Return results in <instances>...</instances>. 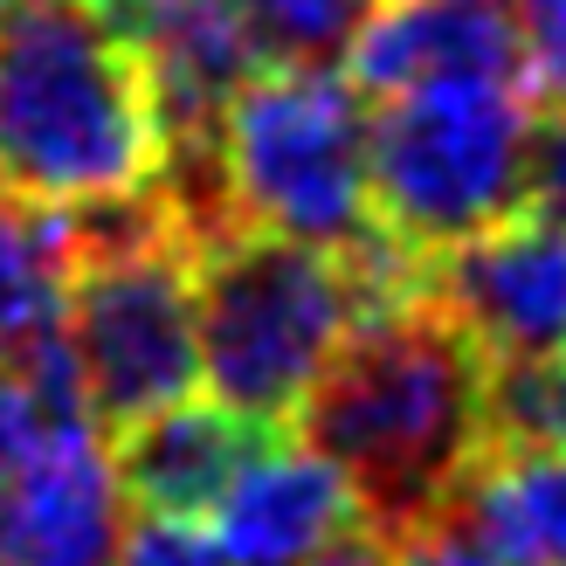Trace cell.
Wrapping results in <instances>:
<instances>
[{"label":"cell","mask_w":566,"mask_h":566,"mask_svg":"<svg viewBox=\"0 0 566 566\" xmlns=\"http://www.w3.org/2000/svg\"><path fill=\"white\" fill-rule=\"evenodd\" d=\"M353 476L366 525L394 532L457 491L491 442V359L429 297L359 318L291 421Z\"/></svg>","instance_id":"cell-1"},{"label":"cell","mask_w":566,"mask_h":566,"mask_svg":"<svg viewBox=\"0 0 566 566\" xmlns=\"http://www.w3.org/2000/svg\"><path fill=\"white\" fill-rule=\"evenodd\" d=\"M159 174V97L125 28L91 0H21L0 14V193L70 208Z\"/></svg>","instance_id":"cell-2"},{"label":"cell","mask_w":566,"mask_h":566,"mask_svg":"<svg viewBox=\"0 0 566 566\" xmlns=\"http://www.w3.org/2000/svg\"><path fill=\"white\" fill-rule=\"evenodd\" d=\"M193 235V338L201 380L256 429H291L304 394L353 332V283L338 249L214 221Z\"/></svg>","instance_id":"cell-3"},{"label":"cell","mask_w":566,"mask_h":566,"mask_svg":"<svg viewBox=\"0 0 566 566\" xmlns=\"http://www.w3.org/2000/svg\"><path fill=\"white\" fill-rule=\"evenodd\" d=\"M374 97L332 63H263L214 125L221 214L311 249H346L374 229L366 180Z\"/></svg>","instance_id":"cell-4"},{"label":"cell","mask_w":566,"mask_h":566,"mask_svg":"<svg viewBox=\"0 0 566 566\" xmlns=\"http://www.w3.org/2000/svg\"><path fill=\"white\" fill-rule=\"evenodd\" d=\"M532 97L518 83H421L374 104L366 180L374 229L421 249H457L518 214Z\"/></svg>","instance_id":"cell-5"},{"label":"cell","mask_w":566,"mask_h":566,"mask_svg":"<svg viewBox=\"0 0 566 566\" xmlns=\"http://www.w3.org/2000/svg\"><path fill=\"white\" fill-rule=\"evenodd\" d=\"M63 332H70L97 436H118L132 421L187 401L193 380H201L187 221L146 242L76 256L63 283Z\"/></svg>","instance_id":"cell-6"},{"label":"cell","mask_w":566,"mask_h":566,"mask_svg":"<svg viewBox=\"0 0 566 566\" xmlns=\"http://www.w3.org/2000/svg\"><path fill=\"white\" fill-rule=\"evenodd\" d=\"M421 297L476 338L491 366L566 353V229L512 214L457 249H436Z\"/></svg>","instance_id":"cell-7"},{"label":"cell","mask_w":566,"mask_h":566,"mask_svg":"<svg viewBox=\"0 0 566 566\" xmlns=\"http://www.w3.org/2000/svg\"><path fill=\"white\" fill-rule=\"evenodd\" d=\"M125 497L97 429H35L0 457V566H111Z\"/></svg>","instance_id":"cell-8"},{"label":"cell","mask_w":566,"mask_h":566,"mask_svg":"<svg viewBox=\"0 0 566 566\" xmlns=\"http://www.w3.org/2000/svg\"><path fill=\"white\" fill-rule=\"evenodd\" d=\"M359 525H366V504L353 491V476L332 457H318L304 436L283 429L221 491V504L208 512V539L221 566H304L311 553H325Z\"/></svg>","instance_id":"cell-9"},{"label":"cell","mask_w":566,"mask_h":566,"mask_svg":"<svg viewBox=\"0 0 566 566\" xmlns=\"http://www.w3.org/2000/svg\"><path fill=\"white\" fill-rule=\"evenodd\" d=\"M346 76L374 104L421 83H518V42L497 0H380L346 49Z\"/></svg>","instance_id":"cell-10"},{"label":"cell","mask_w":566,"mask_h":566,"mask_svg":"<svg viewBox=\"0 0 566 566\" xmlns=\"http://www.w3.org/2000/svg\"><path fill=\"white\" fill-rule=\"evenodd\" d=\"M283 436V429H256L235 408H221L214 394H187V401L159 408L132 429L104 436L111 449V476H118V497L132 512L153 518H208L221 491L235 484V470L256 457V449Z\"/></svg>","instance_id":"cell-11"},{"label":"cell","mask_w":566,"mask_h":566,"mask_svg":"<svg viewBox=\"0 0 566 566\" xmlns=\"http://www.w3.org/2000/svg\"><path fill=\"white\" fill-rule=\"evenodd\" d=\"M457 504L497 566H566V457L539 442H484L457 476Z\"/></svg>","instance_id":"cell-12"},{"label":"cell","mask_w":566,"mask_h":566,"mask_svg":"<svg viewBox=\"0 0 566 566\" xmlns=\"http://www.w3.org/2000/svg\"><path fill=\"white\" fill-rule=\"evenodd\" d=\"M63 242L42 201L0 193V366L63 325Z\"/></svg>","instance_id":"cell-13"},{"label":"cell","mask_w":566,"mask_h":566,"mask_svg":"<svg viewBox=\"0 0 566 566\" xmlns=\"http://www.w3.org/2000/svg\"><path fill=\"white\" fill-rule=\"evenodd\" d=\"M380 0H242L263 63H338Z\"/></svg>","instance_id":"cell-14"},{"label":"cell","mask_w":566,"mask_h":566,"mask_svg":"<svg viewBox=\"0 0 566 566\" xmlns=\"http://www.w3.org/2000/svg\"><path fill=\"white\" fill-rule=\"evenodd\" d=\"M491 442H539L566 457V353L491 366Z\"/></svg>","instance_id":"cell-15"},{"label":"cell","mask_w":566,"mask_h":566,"mask_svg":"<svg viewBox=\"0 0 566 566\" xmlns=\"http://www.w3.org/2000/svg\"><path fill=\"white\" fill-rule=\"evenodd\" d=\"M518 42V83L532 104L566 111V0H497Z\"/></svg>","instance_id":"cell-16"},{"label":"cell","mask_w":566,"mask_h":566,"mask_svg":"<svg viewBox=\"0 0 566 566\" xmlns=\"http://www.w3.org/2000/svg\"><path fill=\"white\" fill-rule=\"evenodd\" d=\"M394 566H497V553L484 546V532L470 525V512L457 504V491H449L442 504H429V512L401 518L394 532H380Z\"/></svg>","instance_id":"cell-17"},{"label":"cell","mask_w":566,"mask_h":566,"mask_svg":"<svg viewBox=\"0 0 566 566\" xmlns=\"http://www.w3.org/2000/svg\"><path fill=\"white\" fill-rule=\"evenodd\" d=\"M518 214L559 221V229H566V111H553V104H532V125H525Z\"/></svg>","instance_id":"cell-18"},{"label":"cell","mask_w":566,"mask_h":566,"mask_svg":"<svg viewBox=\"0 0 566 566\" xmlns=\"http://www.w3.org/2000/svg\"><path fill=\"white\" fill-rule=\"evenodd\" d=\"M111 566H221V553H214L201 518L132 512V525L118 532V546H111Z\"/></svg>","instance_id":"cell-19"},{"label":"cell","mask_w":566,"mask_h":566,"mask_svg":"<svg viewBox=\"0 0 566 566\" xmlns=\"http://www.w3.org/2000/svg\"><path fill=\"white\" fill-rule=\"evenodd\" d=\"M304 566H394V553H387V539L374 525H359V532H346V539H332L325 553H311Z\"/></svg>","instance_id":"cell-20"},{"label":"cell","mask_w":566,"mask_h":566,"mask_svg":"<svg viewBox=\"0 0 566 566\" xmlns=\"http://www.w3.org/2000/svg\"><path fill=\"white\" fill-rule=\"evenodd\" d=\"M35 436V415H28V394L14 387V374L0 366V457H8L14 442H28Z\"/></svg>","instance_id":"cell-21"},{"label":"cell","mask_w":566,"mask_h":566,"mask_svg":"<svg viewBox=\"0 0 566 566\" xmlns=\"http://www.w3.org/2000/svg\"><path fill=\"white\" fill-rule=\"evenodd\" d=\"M14 8H21V0H0V14H14Z\"/></svg>","instance_id":"cell-22"}]
</instances>
